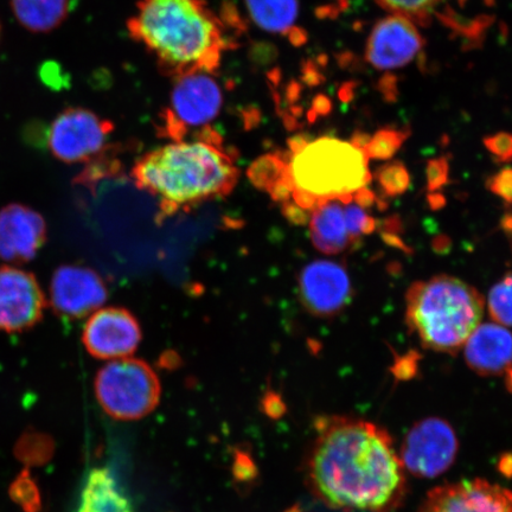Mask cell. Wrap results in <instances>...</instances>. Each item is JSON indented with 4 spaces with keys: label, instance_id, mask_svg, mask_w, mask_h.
Instances as JSON below:
<instances>
[{
    "label": "cell",
    "instance_id": "obj_5",
    "mask_svg": "<svg viewBox=\"0 0 512 512\" xmlns=\"http://www.w3.org/2000/svg\"><path fill=\"white\" fill-rule=\"evenodd\" d=\"M406 323L422 347L457 354L482 322L485 300L463 280L439 275L414 283L407 292Z\"/></svg>",
    "mask_w": 512,
    "mask_h": 512
},
{
    "label": "cell",
    "instance_id": "obj_18",
    "mask_svg": "<svg viewBox=\"0 0 512 512\" xmlns=\"http://www.w3.org/2000/svg\"><path fill=\"white\" fill-rule=\"evenodd\" d=\"M344 206L338 198L320 202L310 216V235L313 246L320 253L335 255L352 246Z\"/></svg>",
    "mask_w": 512,
    "mask_h": 512
},
{
    "label": "cell",
    "instance_id": "obj_22",
    "mask_svg": "<svg viewBox=\"0 0 512 512\" xmlns=\"http://www.w3.org/2000/svg\"><path fill=\"white\" fill-rule=\"evenodd\" d=\"M448 0H376V3L392 15L409 19L414 24L427 27L434 17H443Z\"/></svg>",
    "mask_w": 512,
    "mask_h": 512
},
{
    "label": "cell",
    "instance_id": "obj_10",
    "mask_svg": "<svg viewBox=\"0 0 512 512\" xmlns=\"http://www.w3.org/2000/svg\"><path fill=\"white\" fill-rule=\"evenodd\" d=\"M108 291L105 280L92 268L63 265L50 281L49 305L57 316L80 319L105 304Z\"/></svg>",
    "mask_w": 512,
    "mask_h": 512
},
{
    "label": "cell",
    "instance_id": "obj_1",
    "mask_svg": "<svg viewBox=\"0 0 512 512\" xmlns=\"http://www.w3.org/2000/svg\"><path fill=\"white\" fill-rule=\"evenodd\" d=\"M305 458V482L326 507L395 512L407 495L406 470L393 438L374 422L322 416Z\"/></svg>",
    "mask_w": 512,
    "mask_h": 512
},
{
    "label": "cell",
    "instance_id": "obj_29",
    "mask_svg": "<svg viewBox=\"0 0 512 512\" xmlns=\"http://www.w3.org/2000/svg\"><path fill=\"white\" fill-rule=\"evenodd\" d=\"M427 189L431 192L440 190L448 183L450 164L446 157L431 159L427 163Z\"/></svg>",
    "mask_w": 512,
    "mask_h": 512
},
{
    "label": "cell",
    "instance_id": "obj_36",
    "mask_svg": "<svg viewBox=\"0 0 512 512\" xmlns=\"http://www.w3.org/2000/svg\"><path fill=\"white\" fill-rule=\"evenodd\" d=\"M370 136L368 133L364 132H357L352 136L351 144L356 146L357 149H360L364 152H366L367 146L370 142Z\"/></svg>",
    "mask_w": 512,
    "mask_h": 512
},
{
    "label": "cell",
    "instance_id": "obj_13",
    "mask_svg": "<svg viewBox=\"0 0 512 512\" xmlns=\"http://www.w3.org/2000/svg\"><path fill=\"white\" fill-rule=\"evenodd\" d=\"M300 300L311 315L331 318L350 303L351 281L347 268L336 261L316 260L299 274Z\"/></svg>",
    "mask_w": 512,
    "mask_h": 512
},
{
    "label": "cell",
    "instance_id": "obj_7",
    "mask_svg": "<svg viewBox=\"0 0 512 512\" xmlns=\"http://www.w3.org/2000/svg\"><path fill=\"white\" fill-rule=\"evenodd\" d=\"M222 106V89L213 74L195 72L176 76L170 106L163 115L162 132L178 142L190 128L209 127Z\"/></svg>",
    "mask_w": 512,
    "mask_h": 512
},
{
    "label": "cell",
    "instance_id": "obj_26",
    "mask_svg": "<svg viewBox=\"0 0 512 512\" xmlns=\"http://www.w3.org/2000/svg\"><path fill=\"white\" fill-rule=\"evenodd\" d=\"M344 217L352 245L360 242L363 235L373 234L377 229V221L374 217L369 216L366 210L352 202L345 204Z\"/></svg>",
    "mask_w": 512,
    "mask_h": 512
},
{
    "label": "cell",
    "instance_id": "obj_39",
    "mask_svg": "<svg viewBox=\"0 0 512 512\" xmlns=\"http://www.w3.org/2000/svg\"><path fill=\"white\" fill-rule=\"evenodd\" d=\"M501 224L504 233L512 238V214L504 215Z\"/></svg>",
    "mask_w": 512,
    "mask_h": 512
},
{
    "label": "cell",
    "instance_id": "obj_8",
    "mask_svg": "<svg viewBox=\"0 0 512 512\" xmlns=\"http://www.w3.org/2000/svg\"><path fill=\"white\" fill-rule=\"evenodd\" d=\"M114 131L112 121L83 107H69L50 124L48 149L63 163H89L101 155Z\"/></svg>",
    "mask_w": 512,
    "mask_h": 512
},
{
    "label": "cell",
    "instance_id": "obj_15",
    "mask_svg": "<svg viewBox=\"0 0 512 512\" xmlns=\"http://www.w3.org/2000/svg\"><path fill=\"white\" fill-rule=\"evenodd\" d=\"M424 46V38L412 21L392 15L382 19L371 31L366 57L374 68L392 70L414 61Z\"/></svg>",
    "mask_w": 512,
    "mask_h": 512
},
{
    "label": "cell",
    "instance_id": "obj_38",
    "mask_svg": "<svg viewBox=\"0 0 512 512\" xmlns=\"http://www.w3.org/2000/svg\"><path fill=\"white\" fill-rule=\"evenodd\" d=\"M428 200H430V204L432 209H440L445 206V197L443 195L439 194H433L430 197H428Z\"/></svg>",
    "mask_w": 512,
    "mask_h": 512
},
{
    "label": "cell",
    "instance_id": "obj_25",
    "mask_svg": "<svg viewBox=\"0 0 512 512\" xmlns=\"http://www.w3.org/2000/svg\"><path fill=\"white\" fill-rule=\"evenodd\" d=\"M489 312L492 319L505 326H512V273L505 275L491 288Z\"/></svg>",
    "mask_w": 512,
    "mask_h": 512
},
{
    "label": "cell",
    "instance_id": "obj_11",
    "mask_svg": "<svg viewBox=\"0 0 512 512\" xmlns=\"http://www.w3.org/2000/svg\"><path fill=\"white\" fill-rule=\"evenodd\" d=\"M46 297L34 274L0 267V331L18 334L40 323Z\"/></svg>",
    "mask_w": 512,
    "mask_h": 512
},
{
    "label": "cell",
    "instance_id": "obj_9",
    "mask_svg": "<svg viewBox=\"0 0 512 512\" xmlns=\"http://www.w3.org/2000/svg\"><path fill=\"white\" fill-rule=\"evenodd\" d=\"M458 448L457 434L446 420L426 418L408 431L399 456L411 475L435 478L450 469L457 458Z\"/></svg>",
    "mask_w": 512,
    "mask_h": 512
},
{
    "label": "cell",
    "instance_id": "obj_3",
    "mask_svg": "<svg viewBox=\"0 0 512 512\" xmlns=\"http://www.w3.org/2000/svg\"><path fill=\"white\" fill-rule=\"evenodd\" d=\"M127 30L172 78L214 74L230 48L223 21L206 0H138Z\"/></svg>",
    "mask_w": 512,
    "mask_h": 512
},
{
    "label": "cell",
    "instance_id": "obj_35",
    "mask_svg": "<svg viewBox=\"0 0 512 512\" xmlns=\"http://www.w3.org/2000/svg\"><path fill=\"white\" fill-rule=\"evenodd\" d=\"M382 240L387 243L388 246L401 249L402 252L409 253L411 249L402 241L400 235L381 232Z\"/></svg>",
    "mask_w": 512,
    "mask_h": 512
},
{
    "label": "cell",
    "instance_id": "obj_28",
    "mask_svg": "<svg viewBox=\"0 0 512 512\" xmlns=\"http://www.w3.org/2000/svg\"><path fill=\"white\" fill-rule=\"evenodd\" d=\"M484 146L495 157L498 163H509L512 160V134L501 132L486 137Z\"/></svg>",
    "mask_w": 512,
    "mask_h": 512
},
{
    "label": "cell",
    "instance_id": "obj_30",
    "mask_svg": "<svg viewBox=\"0 0 512 512\" xmlns=\"http://www.w3.org/2000/svg\"><path fill=\"white\" fill-rule=\"evenodd\" d=\"M486 188L512 206V168H505L491 176L486 182Z\"/></svg>",
    "mask_w": 512,
    "mask_h": 512
},
{
    "label": "cell",
    "instance_id": "obj_14",
    "mask_svg": "<svg viewBox=\"0 0 512 512\" xmlns=\"http://www.w3.org/2000/svg\"><path fill=\"white\" fill-rule=\"evenodd\" d=\"M418 512H512V491L485 479H467L428 492Z\"/></svg>",
    "mask_w": 512,
    "mask_h": 512
},
{
    "label": "cell",
    "instance_id": "obj_40",
    "mask_svg": "<svg viewBox=\"0 0 512 512\" xmlns=\"http://www.w3.org/2000/svg\"><path fill=\"white\" fill-rule=\"evenodd\" d=\"M0 37H2V24H0Z\"/></svg>",
    "mask_w": 512,
    "mask_h": 512
},
{
    "label": "cell",
    "instance_id": "obj_19",
    "mask_svg": "<svg viewBox=\"0 0 512 512\" xmlns=\"http://www.w3.org/2000/svg\"><path fill=\"white\" fill-rule=\"evenodd\" d=\"M252 22L270 34L286 36L296 46L306 41L305 32L297 27L298 0H245Z\"/></svg>",
    "mask_w": 512,
    "mask_h": 512
},
{
    "label": "cell",
    "instance_id": "obj_41",
    "mask_svg": "<svg viewBox=\"0 0 512 512\" xmlns=\"http://www.w3.org/2000/svg\"><path fill=\"white\" fill-rule=\"evenodd\" d=\"M342 2H344V0H342Z\"/></svg>",
    "mask_w": 512,
    "mask_h": 512
},
{
    "label": "cell",
    "instance_id": "obj_17",
    "mask_svg": "<svg viewBox=\"0 0 512 512\" xmlns=\"http://www.w3.org/2000/svg\"><path fill=\"white\" fill-rule=\"evenodd\" d=\"M467 367L480 376H505L512 369V334L497 324L478 325L465 343Z\"/></svg>",
    "mask_w": 512,
    "mask_h": 512
},
{
    "label": "cell",
    "instance_id": "obj_23",
    "mask_svg": "<svg viewBox=\"0 0 512 512\" xmlns=\"http://www.w3.org/2000/svg\"><path fill=\"white\" fill-rule=\"evenodd\" d=\"M409 136L407 128L398 130V128H381L370 138L366 149L368 159L388 160L401 149L403 143Z\"/></svg>",
    "mask_w": 512,
    "mask_h": 512
},
{
    "label": "cell",
    "instance_id": "obj_24",
    "mask_svg": "<svg viewBox=\"0 0 512 512\" xmlns=\"http://www.w3.org/2000/svg\"><path fill=\"white\" fill-rule=\"evenodd\" d=\"M375 177L381 190L389 197L405 194L411 185V175L400 160L382 165L377 169Z\"/></svg>",
    "mask_w": 512,
    "mask_h": 512
},
{
    "label": "cell",
    "instance_id": "obj_6",
    "mask_svg": "<svg viewBox=\"0 0 512 512\" xmlns=\"http://www.w3.org/2000/svg\"><path fill=\"white\" fill-rule=\"evenodd\" d=\"M162 387L156 371L138 358L107 363L95 377V395L111 418L134 421L151 414L160 401Z\"/></svg>",
    "mask_w": 512,
    "mask_h": 512
},
{
    "label": "cell",
    "instance_id": "obj_37",
    "mask_svg": "<svg viewBox=\"0 0 512 512\" xmlns=\"http://www.w3.org/2000/svg\"><path fill=\"white\" fill-rule=\"evenodd\" d=\"M450 246V239L446 238V236H439V238L435 239L433 242V247L438 253H445L446 249L450 248Z\"/></svg>",
    "mask_w": 512,
    "mask_h": 512
},
{
    "label": "cell",
    "instance_id": "obj_4",
    "mask_svg": "<svg viewBox=\"0 0 512 512\" xmlns=\"http://www.w3.org/2000/svg\"><path fill=\"white\" fill-rule=\"evenodd\" d=\"M283 153V178L270 194L283 206L292 203L311 214L332 198L348 204L371 181L366 152L341 139L297 136Z\"/></svg>",
    "mask_w": 512,
    "mask_h": 512
},
{
    "label": "cell",
    "instance_id": "obj_33",
    "mask_svg": "<svg viewBox=\"0 0 512 512\" xmlns=\"http://www.w3.org/2000/svg\"><path fill=\"white\" fill-rule=\"evenodd\" d=\"M264 406L266 408V413L273 416V418L274 416H279L284 413V403L277 394L268 393L264 400Z\"/></svg>",
    "mask_w": 512,
    "mask_h": 512
},
{
    "label": "cell",
    "instance_id": "obj_20",
    "mask_svg": "<svg viewBox=\"0 0 512 512\" xmlns=\"http://www.w3.org/2000/svg\"><path fill=\"white\" fill-rule=\"evenodd\" d=\"M78 512H134L117 479L107 467H96L83 486Z\"/></svg>",
    "mask_w": 512,
    "mask_h": 512
},
{
    "label": "cell",
    "instance_id": "obj_27",
    "mask_svg": "<svg viewBox=\"0 0 512 512\" xmlns=\"http://www.w3.org/2000/svg\"><path fill=\"white\" fill-rule=\"evenodd\" d=\"M10 494L12 499L27 512H36L41 507L40 491L27 470L12 483Z\"/></svg>",
    "mask_w": 512,
    "mask_h": 512
},
{
    "label": "cell",
    "instance_id": "obj_21",
    "mask_svg": "<svg viewBox=\"0 0 512 512\" xmlns=\"http://www.w3.org/2000/svg\"><path fill=\"white\" fill-rule=\"evenodd\" d=\"M69 3L70 0H11V8L23 28L50 32L66 21Z\"/></svg>",
    "mask_w": 512,
    "mask_h": 512
},
{
    "label": "cell",
    "instance_id": "obj_12",
    "mask_svg": "<svg viewBox=\"0 0 512 512\" xmlns=\"http://www.w3.org/2000/svg\"><path fill=\"white\" fill-rule=\"evenodd\" d=\"M86 350L98 360H120L134 354L142 342V329L124 307H107L94 312L83 330Z\"/></svg>",
    "mask_w": 512,
    "mask_h": 512
},
{
    "label": "cell",
    "instance_id": "obj_16",
    "mask_svg": "<svg viewBox=\"0 0 512 512\" xmlns=\"http://www.w3.org/2000/svg\"><path fill=\"white\" fill-rule=\"evenodd\" d=\"M47 223L40 213L23 204L0 210V259L23 264L35 258L47 242Z\"/></svg>",
    "mask_w": 512,
    "mask_h": 512
},
{
    "label": "cell",
    "instance_id": "obj_31",
    "mask_svg": "<svg viewBox=\"0 0 512 512\" xmlns=\"http://www.w3.org/2000/svg\"><path fill=\"white\" fill-rule=\"evenodd\" d=\"M419 354L416 351H409L407 355L399 357L393 368V373L399 379H409L416 373L418 368Z\"/></svg>",
    "mask_w": 512,
    "mask_h": 512
},
{
    "label": "cell",
    "instance_id": "obj_34",
    "mask_svg": "<svg viewBox=\"0 0 512 512\" xmlns=\"http://www.w3.org/2000/svg\"><path fill=\"white\" fill-rule=\"evenodd\" d=\"M381 232L400 235L403 232V226L399 216H390L381 223Z\"/></svg>",
    "mask_w": 512,
    "mask_h": 512
},
{
    "label": "cell",
    "instance_id": "obj_32",
    "mask_svg": "<svg viewBox=\"0 0 512 512\" xmlns=\"http://www.w3.org/2000/svg\"><path fill=\"white\" fill-rule=\"evenodd\" d=\"M379 198L376 197L375 192L367 187L358 189L352 194V201H355L358 207L364 210L373 208Z\"/></svg>",
    "mask_w": 512,
    "mask_h": 512
},
{
    "label": "cell",
    "instance_id": "obj_2",
    "mask_svg": "<svg viewBox=\"0 0 512 512\" xmlns=\"http://www.w3.org/2000/svg\"><path fill=\"white\" fill-rule=\"evenodd\" d=\"M234 159L210 127L194 142H174L146 153L132 170L134 183L159 203V220L226 197L239 181Z\"/></svg>",
    "mask_w": 512,
    "mask_h": 512
}]
</instances>
